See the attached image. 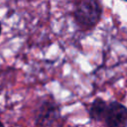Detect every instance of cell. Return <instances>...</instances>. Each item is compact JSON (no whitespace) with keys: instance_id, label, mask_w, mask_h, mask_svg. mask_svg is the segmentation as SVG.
<instances>
[{"instance_id":"cell-7","label":"cell","mask_w":127,"mask_h":127,"mask_svg":"<svg viewBox=\"0 0 127 127\" xmlns=\"http://www.w3.org/2000/svg\"><path fill=\"white\" fill-rule=\"evenodd\" d=\"M123 1H125V2H127V0H123Z\"/></svg>"},{"instance_id":"cell-6","label":"cell","mask_w":127,"mask_h":127,"mask_svg":"<svg viewBox=\"0 0 127 127\" xmlns=\"http://www.w3.org/2000/svg\"><path fill=\"white\" fill-rule=\"evenodd\" d=\"M0 34H1V23H0Z\"/></svg>"},{"instance_id":"cell-4","label":"cell","mask_w":127,"mask_h":127,"mask_svg":"<svg viewBox=\"0 0 127 127\" xmlns=\"http://www.w3.org/2000/svg\"><path fill=\"white\" fill-rule=\"evenodd\" d=\"M107 105L108 104L106 103V101L103 100L102 98H100V97L95 98L91 102L89 110H88V114H89L90 119H92L94 121L104 120L105 113L107 110Z\"/></svg>"},{"instance_id":"cell-2","label":"cell","mask_w":127,"mask_h":127,"mask_svg":"<svg viewBox=\"0 0 127 127\" xmlns=\"http://www.w3.org/2000/svg\"><path fill=\"white\" fill-rule=\"evenodd\" d=\"M60 116V107L52 98H47L41 102L36 110L35 120L40 127H48L53 124Z\"/></svg>"},{"instance_id":"cell-1","label":"cell","mask_w":127,"mask_h":127,"mask_svg":"<svg viewBox=\"0 0 127 127\" xmlns=\"http://www.w3.org/2000/svg\"><path fill=\"white\" fill-rule=\"evenodd\" d=\"M102 7L98 0H80L73 11L75 23L81 29H91L99 22Z\"/></svg>"},{"instance_id":"cell-3","label":"cell","mask_w":127,"mask_h":127,"mask_svg":"<svg viewBox=\"0 0 127 127\" xmlns=\"http://www.w3.org/2000/svg\"><path fill=\"white\" fill-rule=\"evenodd\" d=\"M104 121L107 127H127V107L118 101L110 102Z\"/></svg>"},{"instance_id":"cell-5","label":"cell","mask_w":127,"mask_h":127,"mask_svg":"<svg viewBox=\"0 0 127 127\" xmlns=\"http://www.w3.org/2000/svg\"><path fill=\"white\" fill-rule=\"evenodd\" d=\"M0 127H4V125H3V123L0 121Z\"/></svg>"}]
</instances>
